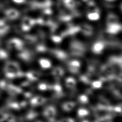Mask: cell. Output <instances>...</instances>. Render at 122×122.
I'll return each instance as SVG.
<instances>
[{
    "label": "cell",
    "instance_id": "7a4b0ae2",
    "mask_svg": "<svg viewBox=\"0 0 122 122\" xmlns=\"http://www.w3.org/2000/svg\"><path fill=\"white\" fill-rule=\"evenodd\" d=\"M6 16L10 19H14L17 18L19 16V12L18 11L15 10V9H10L7 10L5 12Z\"/></svg>",
    "mask_w": 122,
    "mask_h": 122
},
{
    "label": "cell",
    "instance_id": "6da1fadb",
    "mask_svg": "<svg viewBox=\"0 0 122 122\" xmlns=\"http://www.w3.org/2000/svg\"><path fill=\"white\" fill-rule=\"evenodd\" d=\"M33 24V20L28 17H25L22 22V28L23 30H29Z\"/></svg>",
    "mask_w": 122,
    "mask_h": 122
},
{
    "label": "cell",
    "instance_id": "3957f363",
    "mask_svg": "<svg viewBox=\"0 0 122 122\" xmlns=\"http://www.w3.org/2000/svg\"><path fill=\"white\" fill-rule=\"evenodd\" d=\"M8 30V27L6 25L4 21H0V32H2Z\"/></svg>",
    "mask_w": 122,
    "mask_h": 122
},
{
    "label": "cell",
    "instance_id": "277c9868",
    "mask_svg": "<svg viewBox=\"0 0 122 122\" xmlns=\"http://www.w3.org/2000/svg\"><path fill=\"white\" fill-rule=\"evenodd\" d=\"M13 1L16 3H23V2H24L25 0H13Z\"/></svg>",
    "mask_w": 122,
    "mask_h": 122
}]
</instances>
